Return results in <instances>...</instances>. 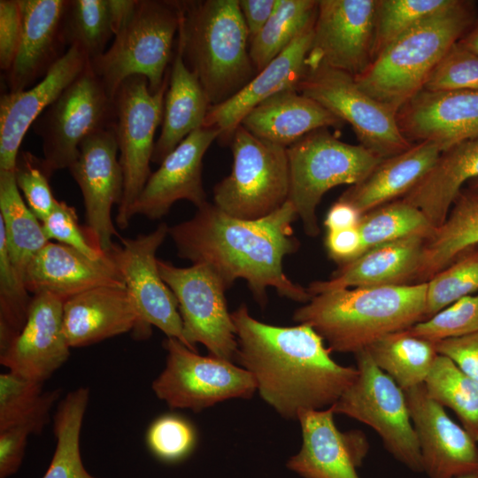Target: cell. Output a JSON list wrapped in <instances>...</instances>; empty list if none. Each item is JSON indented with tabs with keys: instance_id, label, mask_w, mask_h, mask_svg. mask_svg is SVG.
<instances>
[{
	"instance_id": "cell-1",
	"label": "cell",
	"mask_w": 478,
	"mask_h": 478,
	"mask_svg": "<svg viewBox=\"0 0 478 478\" xmlns=\"http://www.w3.org/2000/svg\"><path fill=\"white\" fill-rule=\"evenodd\" d=\"M297 218L289 201L258 220L232 217L207 202L191 219L169 227V235L180 258L209 266L227 289L243 279L262 306L269 287L281 297L308 303L312 297L306 288L283 271L284 258L299 247L292 228Z\"/></svg>"
},
{
	"instance_id": "cell-2",
	"label": "cell",
	"mask_w": 478,
	"mask_h": 478,
	"mask_svg": "<svg viewBox=\"0 0 478 478\" xmlns=\"http://www.w3.org/2000/svg\"><path fill=\"white\" fill-rule=\"evenodd\" d=\"M235 360L254 378L260 397L279 414L297 419L305 411L331 407L358 376L337 364L310 326L278 327L253 318L245 304L231 313Z\"/></svg>"
},
{
	"instance_id": "cell-3",
	"label": "cell",
	"mask_w": 478,
	"mask_h": 478,
	"mask_svg": "<svg viewBox=\"0 0 478 478\" xmlns=\"http://www.w3.org/2000/svg\"><path fill=\"white\" fill-rule=\"evenodd\" d=\"M427 282L340 289L313 296L293 320L312 328L331 351L358 353L424 320Z\"/></svg>"
},
{
	"instance_id": "cell-4",
	"label": "cell",
	"mask_w": 478,
	"mask_h": 478,
	"mask_svg": "<svg viewBox=\"0 0 478 478\" xmlns=\"http://www.w3.org/2000/svg\"><path fill=\"white\" fill-rule=\"evenodd\" d=\"M177 46L211 105L241 90L257 74L238 0L178 1Z\"/></svg>"
},
{
	"instance_id": "cell-5",
	"label": "cell",
	"mask_w": 478,
	"mask_h": 478,
	"mask_svg": "<svg viewBox=\"0 0 478 478\" xmlns=\"http://www.w3.org/2000/svg\"><path fill=\"white\" fill-rule=\"evenodd\" d=\"M477 19L474 1L454 0L389 44L354 77L356 83L397 113L422 90L438 63Z\"/></svg>"
},
{
	"instance_id": "cell-6",
	"label": "cell",
	"mask_w": 478,
	"mask_h": 478,
	"mask_svg": "<svg viewBox=\"0 0 478 478\" xmlns=\"http://www.w3.org/2000/svg\"><path fill=\"white\" fill-rule=\"evenodd\" d=\"M180 20L178 1H136L111 46L90 61L92 70L112 97L120 84L134 75L144 76L152 93L160 89L173 58Z\"/></svg>"
},
{
	"instance_id": "cell-7",
	"label": "cell",
	"mask_w": 478,
	"mask_h": 478,
	"mask_svg": "<svg viewBox=\"0 0 478 478\" xmlns=\"http://www.w3.org/2000/svg\"><path fill=\"white\" fill-rule=\"evenodd\" d=\"M288 201L309 236L320 233L317 207L331 189L362 181L382 160L364 146L342 142L328 128L314 130L287 148Z\"/></svg>"
},
{
	"instance_id": "cell-8",
	"label": "cell",
	"mask_w": 478,
	"mask_h": 478,
	"mask_svg": "<svg viewBox=\"0 0 478 478\" xmlns=\"http://www.w3.org/2000/svg\"><path fill=\"white\" fill-rule=\"evenodd\" d=\"M231 173L213 189V204L243 220L264 218L287 201L289 168L287 148L262 140L243 125L230 141Z\"/></svg>"
},
{
	"instance_id": "cell-9",
	"label": "cell",
	"mask_w": 478,
	"mask_h": 478,
	"mask_svg": "<svg viewBox=\"0 0 478 478\" xmlns=\"http://www.w3.org/2000/svg\"><path fill=\"white\" fill-rule=\"evenodd\" d=\"M169 77L170 67L160 89L152 93L144 76H131L120 84L113 97V130L123 173V194L116 217L121 229L128 227L133 207L151 174L154 135L162 123Z\"/></svg>"
},
{
	"instance_id": "cell-10",
	"label": "cell",
	"mask_w": 478,
	"mask_h": 478,
	"mask_svg": "<svg viewBox=\"0 0 478 478\" xmlns=\"http://www.w3.org/2000/svg\"><path fill=\"white\" fill-rule=\"evenodd\" d=\"M114 121V98L89 62L32 126L42 141L41 163L48 177L69 168L81 143L99 130L113 127Z\"/></svg>"
},
{
	"instance_id": "cell-11",
	"label": "cell",
	"mask_w": 478,
	"mask_h": 478,
	"mask_svg": "<svg viewBox=\"0 0 478 478\" xmlns=\"http://www.w3.org/2000/svg\"><path fill=\"white\" fill-rule=\"evenodd\" d=\"M358 376L331 406L374 428L387 451L411 470L423 472L418 437L404 390L380 369L366 350L355 354Z\"/></svg>"
},
{
	"instance_id": "cell-12",
	"label": "cell",
	"mask_w": 478,
	"mask_h": 478,
	"mask_svg": "<svg viewBox=\"0 0 478 478\" xmlns=\"http://www.w3.org/2000/svg\"><path fill=\"white\" fill-rule=\"evenodd\" d=\"M297 90L350 124L359 144L382 159L412 145L401 133L397 113L364 92L345 72L324 65L306 67Z\"/></svg>"
},
{
	"instance_id": "cell-13",
	"label": "cell",
	"mask_w": 478,
	"mask_h": 478,
	"mask_svg": "<svg viewBox=\"0 0 478 478\" xmlns=\"http://www.w3.org/2000/svg\"><path fill=\"white\" fill-rule=\"evenodd\" d=\"M166 366L152 382L155 395L171 408L199 412L231 398H248L257 390L253 376L232 361L201 356L176 338L166 337Z\"/></svg>"
},
{
	"instance_id": "cell-14",
	"label": "cell",
	"mask_w": 478,
	"mask_h": 478,
	"mask_svg": "<svg viewBox=\"0 0 478 478\" xmlns=\"http://www.w3.org/2000/svg\"><path fill=\"white\" fill-rule=\"evenodd\" d=\"M159 274L178 304L185 339L190 349L205 346L210 355L232 361L237 349L235 328L227 306L225 287L204 264L178 267L158 259Z\"/></svg>"
},
{
	"instance_id": "cell-15",
	"label": "cell",
	"mask_w": 478,
	"mask_h": 478,
	"mask_svg": "<svg viewBox=\"0 0 478 478\" xmlns=\"http://www.w3.org/2000/svg\"><path fill=\"white\" fill-rule=\"evenodd\" d=\"M167 235L169 226L162 222L149 234L121 237V244L113 243L106 252L118 268L138 314L141 339L147 338L154 326L166 337L176 338L191 350L184 336L177 300L158 271L156 253Z\"/></svg>"
},
{
	"instance_id": "cell-16",
	"label": "cell",
	"mask_w": 478,
	"mask_h": 478,
	"mask_svg": "<svg viewBox=\"0 0 478 478\" xmlns=\"http://www.w3.org/2000/svg\"><path fill=\"white\" fill-rule=\"evenodd\" d=\"M377 0H320L306 67L324 65L353 77L373 59Z\"/></svg>"
},
{
	"instance_id": "cell-17",
	"label": "cell",
	"mask_w": 478,
	"mask_h": 478,
	"mask_svg": "<svg viewBox=\"0 0 478 478\" xmlns=\"http://www.w3.org/2000/svg\"><path fill=\"white\" fill-rule=\"evenodd\" d=\"M113 127L99 130L80 145L79 156L68 168L84 201L86 233L104 252L119 236L112 219V207L120 204L123 173Z\"/></svg>"
},
{
	"instance_id": "cell-18",
	"label": "cell",
	"mask_w": 478,
	"mask_h": 478,
	"mask_svg": "<svg viewBox=\"0 0 478 478\" xmlns=\"http://www.w3.org/2000/svg\"><path fill=\"white\" fill-rule=\"evenodd\" d=\"M404 392L420 444L423 472L429 478H453L477 472V442L428 396L425 384Z\"/></svg>"
},
{
	"instance_id": "cell-19",
	"label": "cell",
	"mask_w": 478,
	"mask_h": 478,
	"mask_svg": "<svg viewBox=\"0 0 478 478\" xmlns=\"http://www.w3.org/2000/svg\"><path fill=\"white\" fill-rule=\"evenodd\" d=\"M412 144L431 142L441 152L478 136V91L420 90L396 114Z\"/></svg>"
},
{
	"instance_id": "cell-20",
	"label": "cell",
	"mask_w": 478,
	"mask_h": 478,
	"mask_svg": "<svg viewBox=\"0 0 478 478\" xmlns=\"http://www.w3.org/2000/svg\"><path fill=\"white\" fill-rule=\"evenodd\" d=\"M219 135V131L212 127H200L189 135L151 173L133 207V216L140 214L159 220L181 199L197 208L206 204L203 158Z\"/></svg>"
},
{
	"instance_id": "cell-21",
	"label": "cell",
	"mask_w": 478,
	"mask_h": 478,
	"mask_svg": "<svg viewBox=\"0 0 478 478\" xmlns=\"http://www.w3.org/2000/svg\"><path fill=\"white\" fill-rule=\"evenodd\" d=\"M89 62L79 48L71 46L34 86L20 91H8L1 96L0 171L14 172L19 146L28 128Z\"/></svg>"
},
{
	"instance_id": "cell-22",
	"label": "cell",
	"mask_w": 478,
	"mask_h": 478,
	"mask_svg": "<svg viewBox=\"0 0 478 478\" xmlns=\"http://www.w3.org/2000/svg\"><path fill=\"white\" fill-rule=\"evenodd\" d=\"M314 23L315 19L236 94L211 105L202 127L217 129L220 142L230 143L235 129L256 106L277 93L297 89L306 71Z\"/></svg>"
},
{
	"instance_id": "cell-23",
	"label": "cell",
	"mask_w": 478,
	"mask_h": 478,
	"mask_svg": "<svg viewBox=\"0 0 478 478\" xmlns=\"http://www.w3.org/2000/svg\"><path fill=\"white\" fill-rule=\"evenodd\" d=\"M64 301L51 294L33 296L27 322L0 363L11 372L43 382L68 359L70 346L63 327Z\"/></svg>"
},
{
	"instance_id": "cell-24",
	"label": "cell",
	"mask_w": 478,
	"mask_h": 478,
	"mask_svg": "<svg viewBox=\"0 0 478 478\" xmlns=\"http://www.w3.org/2000/svg\"><path fill=\"white\" fill-rule=\"evenodd\" d=\"M22 35L14 62L4 74L9 92L27 89L64 56V16L68 0H19Z\"/></svg>"
},
{
	"instance_id": "cell-25",
	"label": "cell",
	"mask_w": 478,
	"mask_h": 478,
	"mask_svg": "<svg viewBox=\"0 0 478 478\" xmlns=\"http://www.w3.org/2000/svg\"><path fill=\"white\" fill-rule=\"evenodd\" d=\"M24 282L32 296L49 293L63 301L101 286L125 287L107 252L92 259L72 247L50 242L30 261Z\"/></svg>"
},
{
	"instance_id": "cell-26",
	"label": "cell",
	"mask_w": 478,
	"mask_h": 478,
	"mask_svg": "<svg viewBox=\"0 0 478 478\" xmlns=\"http://www.w3.org/2000/svg\"><path fill=\"white\" fill-rule=\"evenodd\" d=\"M63 327L71 348L84 347L134 331L141 339L135 305L120 286H101L66 299Z\"/></svg>"
},
{
	"instance_id": "cell-27",
	"label": "cell",
	"mask_w": 478,
	"mask_h": 478,
	"mask_svg": "<svg viewBox=\"0 0 478 478\" xmlns=\"http://www.w3.org/2000/svg\"><path fill=\"white\" fill-rule=\"evenodd\" d=\"M425 240L409 236L373 247L306 289L313 297L340 289L413 284Z\"/></svg>"
},
{
	"instance_id": "cell-28",
	"label": "cell",
	"mask_w": 478,
	"mask_h": 478,
	"mask_svg": "<svg viewBox=\"0 0 478 478\" xmlns=\"http://www.w3.org/2000/svg\"><path fill=\"white\" fill-rule=\"evenodd\" d=\"M343 123L312 98L288 89L256 106L241 125L262 140L288 148L314 130Z\"/></svg>"
},
{
	"instance_id": "cell-29",
	"label": "cell",
	"mask_w": 478,
	"mask_h": 478,
	"mask_svg": "<svg viewBox=\"0 0 478 478\" xmlns=\"http://www.w3.org/2000/svg\"><path fill=\"white\" fill-rule=\"evenodd\" d=\"M441 153L431 142L412 144L406 150L383 158L360 182L350 186L338 198L364 214L403 197L433 166Z\"/></svg>"
},
{
	"instance_id": "cell-30",
	"label": "cell",
	"mask_w": 478,
	"mask_h": 478,
	"mask_svg": "<svg viewBox=\"0 0 478 478\" xmlns=\"http://www.w3.org/2000/svg\"><path fill=\"white\" fill-rule=\"evenodd\" d=\"M334 414L331 407L299 413L302 445L288 461L289 469L304 478H359L347 433L338 430Z\"/></svg>"
},
{
	"instance_id": "cell-31",
	"label": "cell",
	"mask_w": 478,
	"mask_h": 478,
	"mask_svg": "<svg viewBox=\"0 0 478 478\" xmlns=\"http://www.w3.org/2000/svg\"><path fill=\"white\" fill-rule=\"evenodd\" d=\"M478 178V136L442 151L433 166L401 199L420 209L436 228L463 185Z\"/></svg>"
},
{
	"instance_id": "cell-32",
	"label": "cell",
	"mask_w": 478,
	"mask_h": 478,
	"mask_svg": "<svg viewBox=\"0 0 478 478\" xmlns=\"http://www.w3.org/2000/svg\"><path fill=\"white\" fill-rule=\"evenodd\" d=\"M211 106L197 75L187 66L176 45L170 66L159 137L151 162L160 164L189 135L203 127Z\"/></svg>"
},
{
	"instance_id": "cell-33",
	"label": "cell",
	"mask_w": 478,
	"mask_h": 478,
	"mask_svg": "<svg viewBox=\"0 0 478 478\" xmlns=\"http://www.w3.org/2000/svg\"><path fill=\"white\" fill-rule=\"evenodd\" d=\"M478 248V193L463 188L445 220L423 243L413 283L427 282L466 252Z\"/></svg>"
},
{
	"instance_id": "cell-34",
	"label": "cell",
	"mask_w": 478,
	"mask_h": 478,
	"mask_svg": "<svg viewBox=\"0 0 478 478\" xmlns=\"http://www.w3.org/2000/svg\"><path fill=\"white\" fill-rule=\"evenodd\" d=\"M0 228L10 260L24 281L30 261L50 241L19 190L14 172L0 171Z\"/></svg>"
},
{
	"instance_id": "cell-35",
	"label": "cell",
	"mask_w": 478,
	"mask_h": 478,
	"mask_svg": "<svg viewBox=\"0 0 478 478\" xmlns=\"http://www.w3.org/2000/svg\"><path fill=\"white\" fill-rule=\"evenodd\" d=\"M366 350L404 391L425 382L438 356L436 343L405 330L387 335Z\"/></svg>"
},
{
	"instance_id": "cell-36",
	"label": "cell",
	"mask_w": 478,
	"mask_h": 478,
	"mask_svg": "<svg viewBox=\"0 0 478 478\" xmlns=\"http://www.w3.org/2000/svg\"><path fill=\"white\" fill-rule=\"evenodd\" d=\"M89 400V389L81 387L59 402L53 420L57 445L42 478H98L86 470L80 451L82 421Z\"/></svg>"
},
{
	"instance_id": "cell-37",
	"label": "cell",
	"mask_w": 478,
	"mask_h": 478,
	"mask_svg": "<svg viewBox=\"0 0 478 478\" xmlns=\"http://www.w3.org/2000/svg\"><path fill=\"white\" fill-rule=\"evenodd\" d=\"M42 382L9 371L0 375V431L26 425L42 431L60 389L42 392Z\"/></svg>"
},
{
	"instance_id": "cell-38",
	"label": "cell",
	"mask_w": 478,
	"mask_h": 478,
	"mask_svg": "<svg viewBox=\"0 0 478 478\" xmlns=\"http://www.w3.org/2000/svg\"><path fill=\"white\" fill-rule=\"evenodd\" d=\"M317 7L315 0H279L266 24L250 41V57L257 73L316 19Z\"/></svg>"
},
{
	"instance_id": "cell-39",
	"label": "cell",
	"mask_w": 478,
	"mask_h": 478,
	"mask_svg": "<svg viewBox=\"0 0 478 478\" xmlns=\"http://www.w3.org/2000/svg\"><path fill=\"white\" fill-rule=\"evenodd\" d=\"M424 384L428 396L443 407L451 408L478 443V382L449 358L438 354Z\"/></svg>"
},
{
	"instance_id": "cell-40",
	"label": "cell",
	"mask_w": 478,
	"mask_h": 478,
	"mask_svg": "<svg viewBox=\"0 0 478 478\" xmlns=\"http://www.w3.org/2000/svg\"><path fill=\"white\" fill-rule=\"evenodd\" d=\"M357 227L363 252L409 236L428 239L436 229L420 209L401 198L362 214Z\"/></svg>"
},
{
	"instance_id": "cell-41",
	"label": "cell",
	"mask_w": 478,
	"mask_h": 478,
	"mask_svg": "<svg viewBox=\"0 0 478 478\" xmlns=\"http://www.w3.org/2000/svg\"><path fill=\"white\" fill-rule=\"evenodd\" d=\"M63 27L68 48L75 46L94 60L114 37L109 0H68Z\"/></svg>"
},
{
	"instance_id": "cell-42",
	"label": "cell",
	"mask_w": 478,
	"mask_h": 478,
	"mask_svg": "<svg viewBox=\"0 0 478 478\" xmlns=\"http://www.w3.org/2000/svg\"><path fill=\"white\" fill-rule=\"evenodd\" d=\"M453 2L454 0H377L373 59L397 38Z\"/></svg>"
},
{
	"instance_id": "cell-43",
	"label": "cell",
	"mask_w": 478,
	"mask_h": 478,
	"mask_svg": "<svg viewBox=\"0 0 478 478\" xmlns=\"http://www.w3.org/2000/svg\"><path fill=\"white\" fill-rule=\"evenodd\" d=\"M32 298L10 260L4 233L0 228V353L23 329Z\"/></svg>"
},
{
	"instance_id": "cell-44",
	"label": "cell",
	"mask_w": 478,
	"mask_h": 478,
	"mask_svg": "<svg viewBox=\"0 0 478 478\" xmlns=\"http://www.w3.org/2000/svg\"><path fill=\"white\" fill-rule=\"evenodd\" d=\"M475 292H478V248L466 252L427 281L423 320Z\"/></svg>"
},
{
	"instance_id": "cell-45",
	"label": "cell",
	"mask_w": 478,
	"mask_h": 478,
	"mask_svg": "<svg viewBox=\"0 0 478 478\" xmlns=\"http://www.w3.org/2000/svg\"><path fill=\"white\" fill-rule=\"evenodd\" d=\"M405 331L435 343L478 331V292L457 300Z\"/></svg>"
},
{
	"instance_id": "cell-46",
	"label": "cell",
	"mask_w": 478,
	"mask_h": 478,
	"mask_svg": "<svg viewBox=\"0 0 478 478\" xmlns=\"http://www.w3.org/2000/svg\"><path fill=\"white\" fill-rule=\"evenodd\" d=\"M422 89L478 91V54L457 42L433 70Z\"/></svg>"
},
{
	"instance_id": "cell-47",
	"label": "cell",
	"mask_w": 478,
	"mask_h": 478,
	"mask_svg": "<svg viewBox=\"0 0 478 478\" xmlns=\"http://www.w3.org/2000/svg\"><path fill=\"white\" fill-rule=\"evenodd\" d=\"M196 434L185 419L166 414L156 419L146 433V443L150 451L165 461H177L193 449Z\"/></svg>"
},
{
	"instance_id": "cell-48",
	"label": "cell",
	"mask_w": 478,
	"mask_h": 478,
	"mask_svg": "<svg viewBox=\"0 0 478 478\" xmlns=\"http://www.w3.org/2000/svg\"><path fill=\"white\" fill-rule=\"evenodd\" d=\"M14 176L17 187L31 212L42 221L53 210L57 199L41 158L28 151L19 153Z\"/></svg>"
},
{
	"instance_id": "cell-49",
	"label": "cell",
	"mask_w": 478,
	"mask_h": 478,
	"mask_svg": "<svg viewBox=\"0 0 478 478\" xmlns=\"http://www.w3.org/2000/svg\"><path fill=\"white\" fill-rule=\"evenodd\" d=\"M41 222L49 241L56 240L92 259H98L105 255V252L90 241L86 231L79 225L75 209L66 202L57 200L51 212Z\"/></svg>"
},
{
	"instance_id": "cell-50",
	"label": "cell",
	"mask_w": 478,
	"mask_h": 478,
	"mask_svg": "<svg viewBox=\"0 0 478 478\" xmlns=\"http://www.w3.org/2000/svg\"><path fill=\"white\" fill-rule=\"evenodd\" d=\"M22 35L19 0L0 1V67L8 73L16 58Z\"/></svg>"
},
{
	"instance_id": "cell-51",
	"label": "cell",
	"mask_w": 478,
	"mask_h": 478,
	"mask_svg": "<svg viewBox=\"0 0 478 478\" xmlns=\"http://www.w3.org/2000/svg\"><path fill=\"white\" fill-rule=\"evenodd\" d=\"M438 354L452 360L466 374L478 382V331L436 342Z\"/></svg>"
},
{
	"instance_id": "cell-52",
	"label": "cell",
	"mask_w": 478,
	"mask_h": 478,
	"mask_svg": "<svg viewBox=\"0 0 478 478\" xmlns=\"http://www.w3.org/2000/svg\"><path fill=\"white\" fill-rule=\"evenodd\" d=\"M32 430L23 425L0 431V478L14 474L19 468Z\"/></svg>"
},
{
	"instance_id": "cell-53",
	"label": "cell",
	"mask_w": 478,
	"mask_h": 478,
	"mask_svg": "<svg viewBox=\"0 0 478 478\" xmlns=\"http://www.w3.org/2000/svg\"><path fill=\"white\" fill-rule=\"evenodd\" d=\"M325 244L329 258L340 265L351 261L363 252L358 227L328 231Z\"/></svg>"
},
{
	"instance_id": "cell-54",
	"label": "cell",
	"mask_w": 478,
	"mask_h": 478,
	"mask_svg": "<svg viewBox=\"0 0 478 478\" xmlns=\"http://www.w3.org/2000/svg\"><path fill=\"white\" fill-rule=\"evenodd\" d=\"M240 10L248 29L250 41L266 24L279 0H238Z\"/></svg>"
},
{
	"instance_id": "cell-55",
	"label": "cell",
	"mask_w": 478,
	"mask_h": 478,
	"mask_svg": "<svg viewBox=\"0 0 478 478\" xmlns=\"http://www.w3.org/2000/svg\"><path fill=\"white\" fill-rule=\"evenodd\" d=\"M362 214L351 204L337 200L328 210L324 226L328 231L357 227Z\"/></svg>"
},
{
	"instance_id": "cell-56",
	"label": "cell",
	"mask_w": 478,
	"mask_h": 478,
	"mask_svg": "<svg viewBox=\"0 0 478 478\" xmlns=\"http://www.w3.org/2000/svg\"><path fill=\"white\" fill-rule=\"evenodd\" d=\"M458 43L472 52L478 54V19Z\"/></svg>"
},
{
	"instance_id": "cell-57",
	"label": "cell",
	"mask_w": 478,
	"mask_h": 478,
	"mask_svg": "<svg viewBox=\"0 0 478 478\" xmlns=\"http://www.w3.org/2000/svg\"><path fill=\"white\" fill-rule=\"evenodd\" d=\"M466 189L472 192L478 193V178L470 181Z\"/></svg>"
},
{
	"instance_id": "cell-58",
	"label": "cell",
	"mask_w": 478,
	"mask_h": 478,
	"mask_svg": "<svg viewBox=\"0 0 478 478\" xmlns=\"http://www.w3.org/2000/svg\"><path fill=\"white\" fill-rule=\"evenodd\" d=\"M453 478H478V471L463 474Z\"/></svg>"
}]
</instances>
